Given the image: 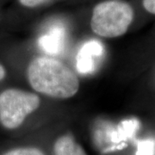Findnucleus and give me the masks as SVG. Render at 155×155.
<instances>
[{"label":"nucleus","instance_id":"1","mask_svg":"<svg viewBox=\"0 0 155 155\" xmlns=\"http://www.w3.org/2000/svg\"><path fill=\"white\" fill-rule=\"evenodd\" d=\"M28 79L34 90L54 98L72 97L79 88L75 73L61 61L49 57H37L29 63Z\"/></svg>","mask_w":155,"mask_h":155},{"label":"nucleus","instance_id":"2","mask_svg":"<svg viewBox=\"0 0 155 155\" xmlns=\"http://www.w3.org/2000/svg\"><path fill=\"white\" fill-rule=\"evenodd\" d=\"M132 6L123 0H106L95 6L91 28L97 35L104 38L122 36L133 22Z\"/></svg>","mask_w":155,"mask_h":155},{"label":"nucleus","instance_id":"3","mask_svg":"<svg viewBox=\"0 0 155 155\" xmlns=\"http://www.w3.org/2000/svg\"><path fill=\"white\" fill-rule=\"evenodd\" d=\"M40 104V97L35 93L18 89L5 90L0 94V123L8 129L17 128Z\"/></svg>","mask_w":155,"mask_h":155},{"label":"nucleus","instance_id":"4","mask_svg":"<svg viewBox=\"0 0 155 155\" xmlns=\"http://www.w3.org/2000/svg\"><path fill=\"white\" fill-rule=\"evenodd\" d=\"M104 52V47L97 41H89L81 47L78 53L77 70L81 74H89L94 71L96 57L100 56Z\"/></svg>","mask_w":155,"mask_h":155},{"label":"nucleus","instance_id":"5","mask_svg":"<svg viewBox=\"0 0 155 155\" xmlns=\"http://www.w3.org/2000/svg\"><path fill=\"white\" fill-rule=\"evenodd\" d=\"M38 44L48 54L56 55L62 52L65 45V31L61 27L51 29L39 39Z\"/></svg>","mask_w":155,"mask_h":155},{"label":"nucleus","instance_id":"6","mask_svg":"<svg viewBox=\"0 0 155 155\" xmlns=\"http://www.w3.org/2000/svg\"><path fill=\"white\" fill-rule=\"evenodd\" d=\"M54 155H87L84 148L71 135H63L54 145Z\"/></svg>","mask_w":155,"mask_h":155},{"label":"nucleus","instance_id":"7","mask_svg":"<svg viewBox=\"0 0 155 155\" xmlns=\"http://www.w3.org/2000/svg\"><path fill=\"white\" fill-rule=\"evenodd\" d=\"M135 155H155V140L147 139L138 140Z\"/></svg>","mask_w":155,"mask_h":155},{"label":"nucleus","instance_id":"8","mask_svg":"<svg viewBox=\"0 0 155 155\" xmlns=\"http://www.w3.org/2000/svg\"><path fill=\"white\" fill-rule=\"evenodd\" d=\"M2 155H45L43 152L37 147H17L6 152Z\"/></svg>","mask_w":155,"mask_h":155},{"label":"nucleus","instance_id":"9","mask_svg":"<svg viewBox=\"0 0 155 155\" xmlns=\"http://www.w3.org/2000/svg\"><path fill=\"white\" fill-rule=\"evenodd\" d=\"M47 1H48V0H19L20 4L22 6H25L28 8L37 7V6H40L41 5L44 4Z\"/></svg>","mask_w":155,"mask_h":155},{"label":"nucleus","instance_id":"10","mask_svg":"<svg viewBox=\"0 0 155 155\" xmlns=\"http://www.w3.org/2000/svg\"><path fill=\"white\" fill-rule=\"evenodd\" d=\"M142 5L147 12L155 15V0H142Z\"/></svg>","mask_w":155,"mask_h":155},{"label":"nucleus","instance_id":"11","mask_svg":"<svg viewBox=\"0 0 155 155\" xmlns=\"http://www.w3.org/2000/svg\"><path fill=\"white\" fill-rule=\"evenodd\" d=\"M5 77V69L2 65H0V80L4 79Z\"/></svg>","mask_w":155,"mask_h":155}]
</instances>
